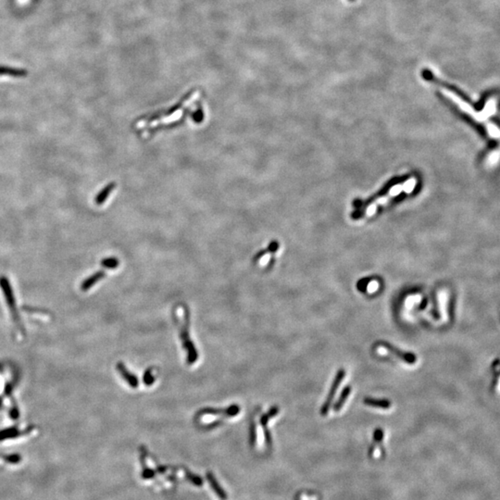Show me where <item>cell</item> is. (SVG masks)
Wrapping results in <instances>:
<instances>
[{"label":"cell","instance_id":"6da1fadb","mask_svg":"<svg viewBox=\"0 0 500 500\" xmlns=\"http://www.w3.org/2000/svg\"><path fill=\"white\" fill-rule=\"evenodd\" d=\"M418 180L416 177H412L411 179L405 181L402 184H397L394 187L389 189L386 195L380 196L377 198L373 203L365 207L364 211H362V216L364 217H371L373 216L380 207L387 205L395 197L401 195L402 193L405 194H411L412 191L415 189L417 186Z\"/></svg>","mask_w":500,"mask_h":500},{"label":"cell","instance_id":"7a4b0ae2","mask_svg":"<svg viewBox=\"0 0 500 500\" xmlns=\"http://www.w3.org/2000/svg\"><path fill=\"white\" fill-rule=\"evenodd\" d=\"M188 328H189V312H188L187 307L184 306V324H182V326H180V337L182 339L185 349L187 351V362L189 364H194L198 358V354H197L194 344L190 339Z\"/></svg>","mask_w":500,"mask_h":500},{"label":"cell","instance_id":"3957f363","mask_svg":"<svg viewBox=\"0 0 500 500\" xmlns=\"http://www.w3.org/2000/svg\"><path fill=\"white\" fill-rule=\"evenodd\" d=\"M345 376V371L344 369H340L336 373L333 382H332V385H331L329 394H328V396L326 397V400L324 401V405L322 406V409H321V414L323 416H326L328 414L329 411H330L333 398L335 397V394L337 392L341 382H343Z\"/></svg>","mask_w":500,"mask_h":500},{"label":"cell","instance_id":"277c9868","mask_svg":"<svg viewBox=\"0 0 500 500\" xmlns=\"http://www.w3.org/2000/svg\"><path fill=\"white\" fill-rule=\"evenodd\" d=\"M0 287L2 289V292L4 294L6 301H7V304L10 307L14 320L18 321V315H17V310H16V300H15V297L13 294L10 281L7 277H5V276L0 277Z\"/></svg>","mask_w":500,"mask_h":500},{"label":"cell","instance_id":"5b68a950","mask_svg":"<svg viewBox=\"0 0 500 500\" xmlns=\"http://www.w3.org/2000/svg\"><path fill=\"white\" fill-rule=\"evenodd\" d=\"M377 345H379V346H381L382 348L386 349L389 353L392 354L395 357L400 359L401 361L408 363V364H414V363L417 362V357H416L415 354L402 351V350L398 349L397 347H396L395 345H393L388 343V342L381 341V342L377 343Z\"/></svg>","mask_w":500,"mask_h":500},{"label":"cell","instance_id":"8992f818","mask_svg":"<svg viewBox=\"0 0 500 500\" xmlns=\"http://www.w3.org/2000/svg\"><path fill=\"white\" fill-rule=\"evenodd\" d=\"M278 413H279V408L275 406V407L271 408V410L269 411V412L263 414V415L261 416V418H260V422H260V424H261V426H262V429H263V431H264L265 441H266V444H267L268 446H271V445H272V437H271V433H270V431L268 430V422H269V420H270L271 418H275V416H276Z\"/></svg>","mask_w":500,"mask_h":500},{"label":"cell","instance_id":"52a82bcc","mask_svg":"<svg viewBox=\"0 0 500 500\" xmlns=\"http://www.w3.org/2000/svg\"><path fill=\"white\" fill-rule=\"evenodd\" d=\"M240 412V407L237 405H232L231 407L224 410H216V409H203L197 412V416L200 415H214L222 414L226 417H234Z\"/></svg>","mask_w":500,"mask_h":500},{"label":"cell","instance_id":"ba28073f","mask_svg":"<svg viewBox=\"0 0 500 500\" xmlns=\"http://www.w3.org/2000/svg\"><path fill=\"white\" fill-rule=\"evenodd\" d=\"M117 370H118L119 373H121V375L122 376V378L129 383V385L133 388H137L139 384L138 382V378L136 375L132 374L127 370V368L124 366V364L122 362H119L117 364Z\"/></svg>","mask_w":500,"mask_h":500},{"label":"cell","instance_id":"9c48e42d","mask_svg":"<svg viewBox=\"0 0 500 500\" xmlns=\"http://www.w3.org/2000/svg\"><path fill=\"white\" fill-rule=\"evenodd\" d=\"M363 403L366 406L372 407L374 409L389 410L392 407V402L388 399H377V398H373V397H365Z\"/></svg>","mask_w":500,"mask_h":500},{"label":"cell","instance_id":"30bf717a","mask_svg":"<svg viewBox=\"0 0 500 500\" xmlns=\"http://www.w3.org/2000/svg\"><path fill=\"white\" fill-rule=\"evenodd\" d=\"M383 437H384V432L382 431V428H376L373 433V444L371 445V448L369 450L370 458H373L375 456L376 449H377V448H379L381 446Z\"/></svg>","mask_w":500,"mask_h":500},{"label":"cell","instance_id":"8fae6325","mask_svg":"<svg viewBox=\"0 0 500 500\" xmlns=\"http://www.w3.org/2000/svg\"><path fill=\"white\" fill-rule=\"evenodd\" d=\"M105 275H106V274H105L104 272L99 271L98 273H96V274L91 275L90 277H88L87 279H86V280L83 282V284L81 285V289H82L83 291H87V290H89L93 285H96L99 280L103 279V278L105 277Z\"/></svg>","mask_w":500,"mask_h":500},{"label":"cell","instance_id":"7c38bea8","mask_svg":"<svg viewBox=\"0 0 500 500\" xmlns=\"http://www.w3.org/2000/svg\"><path fill=\"white\" fill-rule=\"evenodd\" d=\"M207 481L209 482L210 486L212 487V489H213L216 494H217V496H218L221 500H227V496H226L225 492H224V489L221 487V485L218 483V482L216 480L215 477L213 476V474H212L211 472H207Z\"/></svg>","mask_w":500,"mask_h":500},{"label":"cell","instance_id":"4fadbf2b","mask_svg":"<svg viewBox=\"0 0 500 500\" xmlns=\"http://www.w3.org/2000/svg\"><path fill=\"white\" fill-rule=\"evenodd\" d=\"M351 390H352L351 386H346V387L344 388L343 391L341 392V395H340V397L338 398V400L333 405V409L334 412H338L342 410L345 403L346 402V399L348 398V397L351 394Z\"/></svg>","mask_w":500,"mask_h":500},{"label":"cell","instance_id":"5bb4252c","mask_svg":"<svg viewBox=\"0 0 500 500\" xmlns=\"http://www.w3.org/2000/svg\"><path fill=\"white\" fill-rule=\"evenodd\" d=\"M27 431H24V432L23 431H20L18 430L17 427H10V428H8V429L1 430L0 431V441L16 438L20 434H23V433H25Z\"/></svg>","mask_w":500,"mask_h":500},{"label":"cell","instance_id":"9a60e30c","mask_svg":"<svg viewBox=\"0 0 500 500\" xmlns=\"http://www.w3.org/2000/svg\"><path fill=\"white\" fill-rule=\"evenodd\" d=\"M115 187H116V184H115V183H110V184H108V186L105 187V188H103V189L99 192V194H98V196H96V199H95L96 203H97L98 205L103 204V203L106 201V199L108 198V196H109V194L114 190Z\"/></svg>","mask_w":500,"mask_h":500},{"label":"cell","instance_id":"2e32d148","mask_svg":"<svg viewBox=\"0 0 500 500\" xmlns=\"http://www.w3.org/2000/svg\"><path fill=\"white\" fill-rule=\"evenodd\" d=\"M0 75H9L12 77H25L27 71L25 69H13L10 67L0 66Z\"/></svg>","mask_w":500,"mask_h":500},{"label":"cell","instance_id":"e0dca14e","mask_svg":"<svg viewBox=\"0 0 500 500\" xmlns=\"http://www.w3.org/2000/svg\"><path fill=\"white\" fill-rule=\"evenodd\" d=\"M120 264V261L116 258H108L101 261V265L107 269H116Z\"/></svg>","mask_w":500,"mask_h":500},{"label":"cell","instance_id":"ac0fdd59","mask_svg":"<svg viewBox=\"0 0 500 500\" xmlns=\"http://www.w3.org/2000/svg\"><path fill=\"white\" fill-rule=\"evenodd\" d=\"M192 118L194 119V121L196 122H201L203 121L204 113H203V109L201 108V106H198L196 110L193 112Z\"/></svg>","mask_w":500,"mask_h":500},{"label":"cell","instance_id":"d6986e66","mask_svg":"<svg viewBox=\"0 0 500 500\" xmlns=\"http://www.w3.org/2000/svg\"><path fill=\"white\" fill-rule=\"evenodd\" d=\"M151 373H152V368L147 369L146 373L144 374V382L147 386H150L151 384H153V382H155V378L152 376Z\"/></svg>","mask_w":500,"mask_h":500},{"label":"cell","instance_id":"ffe728a7","mask_svg":"<svg viewBox=\"0 0 500 500\" xmlns=\"http://www.w3.org/2000/svg\"><path fill=\"white\" fill-rule=\"evenodd\" d=\"M21 458H20L19 454H11L9 456H5L4 457V461L8 463H11V464H16V463H19L20 462Z\"/></svg>","mask_w":500,"mask_h":500},{"label":"cell","instance_id":"44dd1931","mask_svg":"<svg viewBox=\"0 0 500 500\" xmlns=\"http://www.w3.org/2000/svg\"><path fill=\"white\" fill-rule=\"evenodd\" d=\"M249 438H250V445L251 447H254L255 446L256 439H257V432H256V426L255 423L252 422L251 425H250V432H249Z\"/></svg>","mask_w":500,"mask_h":500},{"label":"cell","instance_id":"7402d4cb","mask_svg":"<svg viewBox=\"0 0 500 500\" xmlns=\"http://www.w3.org/2000/svg\"><path fill=\"white\" fill-rule=\"evenodd\" d=\"M10 418L12 420H18L20 417V412L17 409V407H13L10 412Z\"/></svg>","mask_w":500,"mask_h":500},{"label":"cell","instance_id":"603a6c76","mask_svg":"<svg viewBox=\"0 0 500 500\" xmlns=\"http://www.w3.org/2000/svg\"><path fill=\"white\" fill-rule=\"evenodd\" d=\"M188 479L191 481L192 483H194L196 484V485H200V484H202V480H201L200 478L196 477V476H194V475L188 474Z\"/></svg>","mask_w":500,"mask_h":500},{"label":"cell","instance_id":"cb8c5ba5","mask_svg":"<svg viewBox=\"0 0 500 500\" xmlns=\"http://www.w3.org/2000/svg\"><path fill=\"white\" fill-rule=\"evenodd\" d=\"M10 392H11V386H10V384H7L6 388H5V394L9 396L10 395Z\"/></svg>","mask_w":500,"mask_h":500},{"label":"cell","instance_id":"d4e9b609","mask_svg":"<svg viewBox=\"0 0 500 500\" xmlns=\"http://www.w3.org/2000/svg\"><path fill=\"white\" fill-rule=\"evenodd\" d=\"M1 404H2V399L0 398V405H1Z\"/></svg>","mask_w":500,"mask_h":500}]
</instances>
